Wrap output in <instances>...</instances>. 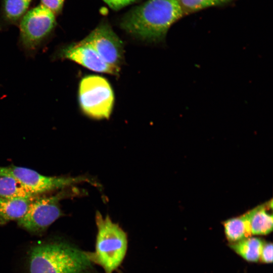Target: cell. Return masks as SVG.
Masks as SVG:
<instances>
[{
    "label": "cell",
    "instance_id": "1",
    "mask_svg": "<svg viewBox=\"0 0 273 273\" xmlns=\"http://www.w3.org/2000/svg\"><path fill=\"white\" fill-rule=\"evenodd\" d=\"M184 16L180 0H147L126 12L119 24L134 37L159 42L165 39L170 27Z\"/></svg>",
    "mask_w": 273,
    "mask_h": 273
},
{
    "label": "cell",
    "instance_id": "2",
    "mask_svg": "<svg viewBox=\"0 0 273 273\" xmlns=\"http://www.w3.org/2000/svg\"><path fill=\"white\" fill-rule=\"evenodd\" d=\"M92 265L86 252L64 241L34 246L29 253V273H88Z\"/></svg>",
    "mask_w": 273,
    "mask_h": 273
},
{
    "label": "cell",
    "instance_id": "3",
    "mask_svg": "<svg viewBox=\"0 0 273 273\" xmlns=\"http://www.w3.org/2000/svg\"><path fill=\"white\" fill-rule=\"evenodd\" d=\"M97 228L95 249L86 252L92 263L102 267L105 273H113L121 264L126 254L128 240L126 233L107 215L103 217L97 211Z\"/></svg>",
    "mask_w": 273,
    "mask_h": 273
},
{
    "label": "cell",
    "instance_id": "4",
    "mask_svg": "<svg viewBox=\"0 0 273 273\" xmlns=\"http://www.w3.org/2000/svg\"><path fill=\"white\" fill-rule=\"evenodd\" d=\"M84 193L71 187L61 190L53 195L39 196L31 203L25 214L18 220V224L30 233H42L63 215L60 206L61 200Z\"/></svg>",
    "mask_w": 273,
    "mask_h": 273
},
{
    "label": "cell",
    "instance_id": "5",
    "mask_svg": "<svg viewBox=\"0 0 273 273\" xmlns=\"http://www.w3.org/2000/svg\"><path fill=\"white\" fill-rule=\"evenodd\" d=\"M55 15L40 4L23 16L20 23L19 44L27 56L34 57L46 43L55 27Z\"/></svg>",
    "mask_w": 273,
    "mask_h": 273
},
{
    "label": "cell",
    "instance_id": "6",
    "mask_svg": "<svg viewBox=\"0 0 273 273\" xmlns=\"http://www.w3.org/2000/svg\"><path fill=\"white\" fill-rule=\"evenodd\" d=\"M78 101L82 112L95 119L109 118L114 103V95L108 80L99 75H88L80 81Z\"/></svg>",
    "mask_w": 273,
    "mask_h": 273
},
{
    "label": "cell",
    "instance_id": "7",
    "mask_svg": "<svg viewBox=\"0 0 273 273\" xmlns=\"http://www.w3.org/2000/svg\"><path fill=\"white\" fill-rule=\"evenodd\" d=\"M6 168L26 190L36 195L61 190L84 182L97 186L96 182L86 176H50L27 167L11 165Z\"/></svg>",
    "mask_w": 273,
    "mask_h": 273
},
{
    "label": "cell",
    "instance_id": "8",
    "mask_svg": "<svg viewBox=\"0 0 273 273\" xmlns=\"http://www.w3.org/2000/svg\"><path fill=\"white\" fill-rule=\"evenodd\" d=\"M52 59L69 60L95 72L118 75L120 69L106 63L97 51L84 39L61 47L53 54Z\"/></svg>",
    "mask_w": 273,
    "mask_h": 273
},
{
    "label": "cell",
    "instance_id": "9",
    "mask_svg": "<svg viewBox=\"0 0 273 273\" xmlns=\"http://www.w3.org/2000/svg\"><path fill=\"white\" fill-rule=\"evenodd\" d=\"M84 39L106 63L120 69L123 60V42L108 23L101 22Z\"/></svg>",
    "mask_w": 273,
    "mask_h": 273
},
{
    "label": "cell",
    "instance_id": "10",
    "mask_svg": "<svg viewBox=\"0 0 273 273\" xmlns=\"http://www.w3.org/2000/svg\"><path fill=\"white\" fill-rule=\"evenodd\" d=\"M272 208L271 199L247 212L251 236L266 235L272 231L273 218L269 209Z\"/></svg>",
    "mask_w": 273,
    "mask_h": 273
},
{
    "label": "cell",
    "instance_id": "11",
    "mask_svg": "<svg viewBox=\"0 0 273 273\" xmlns=\"http://www.w3.org/2000/svg\"><path fill=\"white\" fill-rule=\"evenodd\" d=\"M38 196L0 197V226L21 218Z\"/></svg>",
    "mask_w": 273,
    "mask_h": 273
},
{
    "label": "cell",
    "instance_id": "12",
    "mask_svg": "<svg viewBox=\"0 0 273 273\" xmlns=\"http://www.w3.org/2000/svg\"><path fill=\"white\" fill-rule=\"evenodd\" d=\"M7 169L0 166V197H34Z\"/></svg>",
    "mask_w": 273,
    "mask_h": 273
},
{
    "label": "cell",
    "instance_id": "13",
    "mask_svg": "<svg viewBox=\"0 0 273 273\" xmlns=\"http://www.w3.org/2000/svg\"><path fill=\"white\" fill-rule=\"evenodd\" d=\"M264 243L265 242L259 238L249 237L231 243L230 246L234 251L245 260L256 262L260 260Z\"/></svg>",
    "mask_w": 273,
    "mask_h": 273
},
{
    "label": "cell",
    "instance_id": "14",
    "mask_svg": "<svg viewBox=\"0 0 273 273\" xmlns=\"http://www.w3.org/2000/svg\"><path fill=\"white\" fill-rule=\"evenodd\" d=\"M223 225L225 235L231 243L251 236L247 212L240 216L226 220Z\"/></svg>",
    "mask_w": 273,
    "mask_h": 273
},
{
    "label": "cell",
    "instance_id": "15",
    "mask_svg": "<svg viewBox=\"0 0 273 273\" xmlns=\"http://www.w3.org/2000/svg\"><path fill=\"white\" fill-rule=\"evenodd\" d=\"M236 0H180L184 15L206 8L228 4Z\"/></svg>",
    "mask_w": 273,
    "mask_h": 273
},
{
    "label": "cell",
    "instance_id": "16",
    "mask_svg": "<svg viewBox=\"0 0 273 273\" xmlns=\"http://www.w3.org/2000/svg\"><path fill=\"white\" fill-rule=\"evenodd\" d=\"M31 0H5L4 10L7 18L15 21L21 17L28 9Z\"/></svg>",
    "mask_w": 273,
    "mask_h": 273
},
{
    "label": "cell",
    "instance_id": "17",
    "mask_svg": "<svg viewBox=\"0 0 273 273\" xmlns=\"http://www.w3.org/2000/svg\"><path fill=\"white\" fill-rule=\"evenodd\" d=\"M111 9L114 11L119 10L128 5H132L141 0H102Z\"/></svg>",
    "mask_w": 273,
    "mask_h": 273
},
{
    "label": "cell",
    "instance_id": "18",
    "mask_svg": "<svg viewBox=\"0 0 273 273\" xmlns=\"http://www.w3.org/2000/svg\"><path fill=\"white\" fill-rule=\"evenodd\" d=\"M65 0H40V4L43 5L55 14L59 13L63 7Z\"/></svg>",
    "mask_w": 273,
    "mask_h": 273
},
{
    "label": "cell",
    "instance_id": "19",
    "mask_svg": "<svg viewBox=\"0 0 273 273\" xmlns=\"http://www.w3.org/2000/svg\"><path fill=\"white\" fill-rule=\"evenodd\" d=\"M260 260L264 263H269L272 261V244L265 242L262 247Z\"/></svg>",
    "mask_w": 273,
    "mask_h": 273
}]
</instances>
